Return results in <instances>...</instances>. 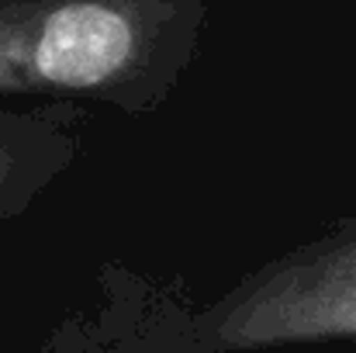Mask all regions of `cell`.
Segmentation results:
<instances>
[{"label":"cell","mask_w":356,"mask_h":353,"mask_svg":"<svg viewBox=\"0 0 356 353\" xmlns=\"http://www.w3.org/2000/svg\"><path fill=\"white\" fill-rule=\"evenodd\" d=\"M208 0H0V97L156 111L197 52Z\"/></svg>","instance_id":"obj_1"},{"label":"cell","mask_w":356,"mask_h":353,"mask_svg":"<svg viewBox=\"0 0 356 353\" xmlns=\"http://www.w3.org/2000/svg\"><path fill=\"white\" fill-rule=\"evenodd\" d=\"M356 336V219L332 222L197 315L208 350H259Z\"/></svg>","instance_id":"obj_2"},{"label":"cell","mask_w":356,"mask_h":353,"mask_svg":"<svg viewBox=\"0 0 356 353\" xmlns=\"http://www.w3.org/2000/svg\"><path fill=\"white\" fill-rule=\"evenodd\" d=\"M80 101L0 108V226L21 219L63 177L83 146Z\"/></svg>","instance_id":"obj_3"}]
</instances>
